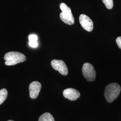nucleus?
Instances as JSON below:
<instances>
[{
  "label": "nucleus",
  "instance_id": "f257e3e1",
  "mask_svg": "<svg viewBox=\"0 0 121 121\" xmlns=\"http://www.w3.org/2000/svg\"><path fill=\"white\" fill-rule=\"evenodd\" d=\"M120 91V86L117 83H112L105 87L104 95L107 101L111 103L118 97Z\"/></svg>",
  "mask_w": 121,
  "mask_h": 121
},
{
  "label": "nucleus",
  "instance_id": "f03ea898",
  "mask_svg": "<svg viewBox=\"0 0 121 121\" xmlns=\"http://www.w3.org/2000/svg\"><path fill=\"white\" fill-rule=\"evenodd\" d=\"M5 64L7 65H13L24 62L26 60V56L20 52H9L4 56Z\"/></svg>",
  "mask_w": 121,
  "mask_h": 121
},
{
  "label": "nucleus",
  "instance_id": "7ed1b4c3",
  "mask_svg": "<svg viewBox=\"0 0 121 121\" xmlns=\"http://www.w3.org/2000/svg\"><path fill=\"white\" fill-rule=\"evenodd\" d=\"M60 8L62 11L60 14L61 21L69 25L73 24L74 19L70 8L64 3H60Z\"/></svg>",
  "mask_w": 121,
  "mask_h": 121
},
{
  "label": "nucleus",
  "instance_id": "20e7f679",
  "mask_svg": "<svg viewBox=\"0 0 121 121\" xmlns=\"http://www.w3.org/2000/svg\"><path fill=\"white\" fill-rule=\"evenodd\" d=\"M82 73L84 77L88 81L91 82L95 80L96 72L93 66L90 63H84L82 68Z\"/></svg>",
  "mask_w": 121,
  "mask_h": 121
},
{
  "label": "nucleus",
  "instance_id": "39448f33",
  "mask_svg": "<svg viewBox=\"0 0 121 121\" xmlns=\"http://www.w3.org/2000/svg\"><path fill=\"white\" fill-rule=\"evenodd\" d=\"M51 64L52 67L58 71L63 75H66L68 73V69L64 61L60 60H53Z\"/></svg>",
  "mask_w": 121,
  "mask_h": 121
},
{
  "label": "nucleus",
  "instance_id": "423d86ee",
  "mask_svg": "<svg viewBox=\"0 0 121 121\" xmlns=\"http://www.w3.org/2000/svg\"><path fill=\"white\" fill-rule=\"evenodd\" d=\"M79 21L82 28L85 30L91 32L93 29L92 21L86 15L82 14L79 16Z\"/></svg>",
  "mask_w": 121,
  "mask_h": 121
},
{
  "label": "nucleus",
  "instance_id": "0eeeda50",
  "mask_svg": "<svg viewBox=\"0 0 121 121\" xmlns=\"http://www.w3.org/2000/svg\"><path fill=\"white\" fill-rule=\"evenodd\" d=\"M41 85L40 82L37 81H34L31 82L29 85L30 96L32 99H36L39 95L40 91Z\"/></svg>",
  "mask_w": 121,
  "mask_h": 121
},
{
  "label": "nucleus",
  "instance_id": "6e6552de",
  "mask_svg": "<svg viewBox=\"0 0 121 121\" xmlns=\"http://www.w3.org/2000/svg\"><path fill=\"white\" fill-rule=\"evenodd\" d=\"M63 95L65 98L71 101L76 100L80 96L78 91L72 88H68L64 90L63 92Z\"/></svg>",
  "mask_w": 121,
  "mask_h": 121
},
{
  "label": "nucleus",
  "instance_id": "1a4fd4ad",
  "mask_svg": "<svg viewBox=\"0 0 121 121\" xmlns=\"http://www.w3.org/2000/svg\"><path fill=\"white\" fill-rule=\"evenodd\" d=\"M38 121H55L52 115L48 112H45L39 117Z\"/></svg>",
  "mask_w": 121,
  "mask_h": 121
},
{
  "label": "nucleus",
  "instance_id": "9d476101",
  "mask_svg": "<svg viewBox=\"0 0 121 121\" xmlns=\"http://www.w3.org/2000/svg\"><path fill=\"white\" fill-rule=\"evenodd\" d=\"M8 92L6 89L3 88L0 90V105L2 104L7 97Z\"/></svg>",
  "mask_w": 121,
  "mask_h": 121
},
{
  "label": "nucleus",
  "instance_id": "9b49d317",
  "mask_svg": "<svg viewBox=\"0 0 121 121\" xmlns=\"http://www.w3.org/2000/svg\"><path fill=\"white\" fill-rule=\"evenodd\" d=\"M103 3L108 9H110L113 7V3L112 0H102Z\"/></svg>",
  "mask_w": 121,
  "mask_h": 121
},
{
  "label": "nucleus",
  "instance_id": "f8f14e48",
  "mask_svg": "<svg viewBox=\"0 0 121 121\" xmlns=\"http://www.w3.org/2000/svg\"><path fill=\"white\" fill-rule=\"evenodd\" d=\"M28 39L29 40V41H37L38 37L36 35L32 34L29 36Z\"/></svg>",
  "mask_w": 121,
  "mask_h": 121
},
{
  "label": "nucleus",
  "instance_id": "ddd939ff",
  "mask_svg": "<svg viewBox=\"0 0 121 121\" xmlns=\"http://www.w3.org/2000/svg\"><path fill=\"white\" fill-rule=\"evenodd\" d=\"M29 44L32 48H36L38 46V43L37 41H29Z\"/></svg>",
  "mask_w": 121,
  "mask_h": 121
},
{
  "label": "nucleus",
  "instance_id": "4468645a",
  "mask_svg": "<svg viewBox=\"0 0 121 121\" xmlns=\"http://www.w3.org/2000/svg\"><path fill=\"white\" fill-rule=\"evenodd\" d=\"M116 43L118 47L121 49V36L117 38L116 39Z\"/></svg>",
  "mask_w": 121,
  "mask_h": 121
},
{
  "label": "nucleus",
  "instance_id": "2eb2a0df",
  "mask_svg": "<svg viewBox=\"0 0 121 121\" xmlns=\"http://www.w3.org/2000/svg\"><path fill=\"white\" fill-rule=\"evenodd\" d=\"M12 121V120H9V121Z\"/></svg>",
  "mask_w": 121,
  "mask_h": 121
}]
</instances>
